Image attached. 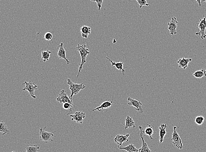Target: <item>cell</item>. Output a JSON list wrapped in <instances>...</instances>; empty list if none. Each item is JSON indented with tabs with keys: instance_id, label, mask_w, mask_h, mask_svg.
<instances>
[{
	"instance_id": "6da1fadb",
	"label": "cell",
	"mask_w": 206,
	"mask_h": 152,
	"mask_svg": "<svg viewBox=\"0 0 206 152\" xmlns=\"http://www.w3.org/2000/svg\"><path fill=\"white\" fill-rule=\"evenodd\" d=\"M76 49L79 51L81 56V58H82V62H81V64H80L79 71H78V75H77V77H78L81 70L83 69V65L86 63V58H87L88 55L89 54L90 51L89 48H87V44L86 43L85 44H83V45L78 44V46L76 48Z\"/></svg>"
},
{
	"instance_id": "7a4b0ae2",
	"label": "cell",
	"mask_w": 206,
	"mask_h": 152,
	"mask_svg": "<svg viewBox=\"0 0 206 152\" xmlns=\"http://www.w3.org/2000/svg\"><path fill=\"white\" fill-rule=\"evenodd\" d=\"M67 84L69 86V88L71 91V94L70 96L71 101L72 100L73 96L75 95L78 94L81 90H83L86 88V86L84 85L83 83L78 84L74 83L71 80V79H68L67 80Z\"/></svg>"
},
{
	"instance_id": "3957f363",
	"label": "cell",
	"mask_w": 206,
	"mask_h": 152,
	"mask_svg": "<svg viewBox=\"0 0 206 152\" xmlns=\"http://www.w3.org/2000/svg\"><path fill=\"white\" fill-rule=\"evenodd\" d=\"M46 127H44V129L42 128L40 129L39 136L40 140L47 143L53 141V137L54 136L53 133H55V132L51 133L46 132L44 130V129H46Z\"/></svg>"
},
{
	"instance_id": "277c9868",
	"label": "cell",
	"mask_w": 206,
	"mask_h": 152,
	"mask_svg": "<svg viewBox=\"0 0 206 152\" xmlns=\"http://www.w3.org/2000/svg\"><path fill=\"white\" fill-rule=\"evenodd\" d=\"M203 15L204 16V18L202 19H200V23L197 24L198 25L199 31L196 33V35L201 36L202 39H204L206 37L205 34V30L206 29V18L204 15V11H203Z\"/></svg>"
},
{
	"instance_id": "5b68a950",
	"label": "cell",
	"mask_w": 206,
	"mask_h": 152,
	"mask_svg": "<svg viewBox=\"0 0 206 152\" xmlns=\"http://www.w3.org/2000/svg\"><path fill=\"white\" fill-rule=\"evenodd\" d=\"M178 127L176 126L174 127V131L172 134V136L171 140L172 141V143L175 146V147L177 148L182 150L183 148V143H182V140L180 136L176 131V129Z\"/></svg>"
},
{
	"instance_id": "8992f818",
	"label": "cell",
	"mask_w": 206,
	"mask_h": 152,
	"mask_svg": "<svg viewBox=\"0 0 206 152\" xmlns=\"http://www.w3.org/2000/svg\"><path fill=\"white\" fill-rule=\"evenodd\" d=\"M25 84V87H24L23 90L28 91L29 94L28 96H31L33 99H35L36 98V96L34 95V92L35 90L38 89L37 85L32 83L31 81H29V82L25 81L24 83L23 84Z\"/></svg>"
},
{
	"instance_id": "52a82bcc",
	"label": "cell",
	"mask_w": 206,
	"mask_h": 152,
	"mask_svg": "<svg viewBox=\"0 0 206 152\" xmlns=\"http://www.w3.org/2000/svg\"><path fill=\"white\" fill-rule=\"evenodd\" d=\"M127 100L128 101L127 104L129 106H132L134 107L135 110L140 114L143 113V108L142 107V104L141 103L140 101L133 99L131 97H128Z\"/></svg>"
},
{
	"instance_id": "ba28073f",
	"label": "cell",
	"mask_w": 206,
	"mask_h": 152,
	"mask_svg": "<svg viewBox=\"0 0 206 152\" xmlns=\"http://www.w3.org/2000/svg\"><path fill=\"white\" fill-rule=\"evenodd\" d=\"M70 117L71 118V121L82 124L83 120L86 118V114L82 111H77L74 114H70Z\"/></svg>"
},
{
	"instance_id": "9c48e42d",
	"label": "cell",
	"mask_w": 206,
	"mask_h": 152,
	"mask_svg": "<svg viewBox=\"0 0 206 152\" xmlns=\"http://www.w3.org/2000/svg\"><path fill=\"white\" fill-rule=\"evenodd\" d=\"M56 100L59 103H69L73 106H74L73 101H71L70 97L68 96L65 90H62L60 91Z\"/></svg>"
},
{
	"instance_id": "30bf717a",
	"label": "cell",
	"mask_w": 206,
	"mask_h": 152,
	"mask_svg": "<svg viewBox=\"0 0 206 152\" xmlns=\"http://www.w3.org/2000/svg\"><path fill=\"white\" fill-rule=\"evenodd\" d=\"M58 52L57 53V57L58 58L65 59L66 62L68 65L70 64V61L67 58L66 56V51L63 46V43H61L58 45Z\"/></svg>"
},
{
	"instance_id": "8fae6325",
	"label": "cell",
	"mask_w": 206,
	"mask_h": 152,
	"mask_svg": "<svg viewBox=\"0 0 206 152\" xmlns=\"http://www.w3.org/2000/svg\"><path fill=\"white\" fill-rule=\"evenodd\" d=\"M178 22L175 17H173L171 18L170 22L168 23V30H170V34L171 35L176 34L177 33L176 29L177 28V24Z\"/></svg>"
},
{
	"instance_id": "7c38bea8",
	"label": "cell",
	"mask_w": 206,
	"mask_h": 152,
	"mask_svg": "<svg viewBox=\"0 0 206 152\" xmlns=\"http://www.w3.org/2000/svg\"><path fill=\"white\" fill-rule=\"evenodd\" d=\"M138 128L140 130V136L142 141V147L140 149H139L138 152H152L150 149L148 148V145L144 140V137H143V128L141 126H139Z\"/></svg>"
},
{
	"instance_id": "4fadbf2b",
	"label": "cell",
	"mask_w": 206,
	"mask_h": 152,
	"mask_svg": "<svg viewBox=\"0 0 206 152\" xmlns=\"http://www.w3.org/2000/svg\"><path fill=\"white\" fill-rule=\"evenodd\" d=\"M129 134H127L126 135H117L114 139V142L119 145V148L121 147L122 145L124 143H127L129 141L128 137Z\"/></svg>"
},
{
	"instance_id": "5bb4252c",
	"label": "cell",
	"mask_w": 206,
	"mask_h": 152,
	"mask_svg": "<svg viewBox=\"0 0 206 152\" xmlns=\"http://www.w3.org/2000/svg\"><path fill=\"white\" fill-rule=\"evenodd\" d=\"M114 97H113V99L111 100H108L107 101H105L103 103L100 104V106L97 107L96 108L93 109L92 111L98 110V111L101 112L102 110L103 109H108L112 106L113 102Z\"/></svg>"
},
{
	"instance_id": "9a60e30c",
	"label": "cell",
	"mask_w": 206,
	"mask_h": 152,
	"mask_svg": "<svg viewBox=\"0 0 206 152\" xmlns=\"http://www.w3.org/2000/svg\"><path fill=\"white\" fill-rule=\"evenodd\" d=\"M192 61V58H179V60L177 62V63L179 64V68L185 69L188 67L189 63Z\"/></svg>"
},
{
	"instance_id": "2e32d148",
	"label": "cell",
	"mask_w": 206,
	"mask_h": 152,
	"mask_svg": "<svg viewBox=\"0 0 206 152\" xmlns=\"http://www.w3.org/2000/svg\"><path fill=\"white\" fill-rule=\"evenodd\" d=\"M168 128L166 124H161L159 127V140L160 143H162L164 141V138L165 135L167 134L166 129Z\"/></svg>"
},
{
	"instance_id": "e0dca14e",
	"label": "cell",
	"mask_w": 206,
	"mask_h": 152,
	"mask_svg": "<svg viewBox=\"0 0 206 152\" xmlns=\"http://www.w3.org/2000/svg\"><path fill=\"white\" fill-rule=\"evenodd\" d=\"M106 58L108 59L109 61L111 63H112V66H115L116 68L119 70H122V74L124 76H125V70L124 69V61H122L121 62H116L113 61L111 59H110L108 57V56L106 57Z\"/></svg>"
},
{
	"instance_id": "ac0fdd59",
	"label": "cell",
	"mask_w": 206,
	"mask_h": 152,
	"mask_svg": "<svg viewBox=\"0 0 206 152\" xmlns=\"http://www.w3.org/2000/svg\"><path fill=\"white\" fill-rule=\"evenodd\" d=\"M91 28L87 26H82L81 28V33L83 38H87L89 35L91 33Z\"/></svg>"
},
{
	"instance_id": "d6986e66",
	"label": "cell",
	"mask_w": 206,
	"mask_h": 152,
	"mask_svg": "<svg viewBox=\"0 0 206 152\" xmlns=\"http://www.w3.org/2000/svg\"><path fill=\"white\" fill-rule=\"evenodd\" d=\"M135 128V122L133 120L132 118L127 116L125 119V129H130V128Z\"/></svg>"
},
{
	"instance_id": "ffe728a7",
	"label": "cell",
	"mask_w": 206,
	"mask_h": 152,
	"mask_svg": "<svg viewBox=\"0 0 206 152\" xmlns=\"http://www.w3.org/2000/svg\"><path fill=\"white\" fill-rule=\"evenodd\" d=\"M0 132L2 133V135L9 134L11 133L10 131L8 129L7 126L3 121L0 122Z\"/></svg>"
},
{
	"instance_id": "44dd1931",
	"label": "cell",
	"mask_w": 206,
	"mask_h": 152,
	"mask_svg": "<svg viewBox=\"0 0 206 152\" xmlns=\"http://www.w3.org/2000/svg\"><path fill=\"white\" fill-rule=\"evenodd\" d=\"M119 149L121 150H124L127 152H138V151H139V150L137 149L135 147V146L132 144H130L128 145V146L124 147H119Z\"/></svg>"
},
{
	"instance_id": "7402d4cb",
	"label": "cell",
	"mask_w": 206,
	"mask_h": 152,
	"mask_svg": "<svg viewBox=\"0 0 206 152\" xmlns=\"http://www.w3.org/2000/svg\"><path fill=\"white\" fill-rule=\"evenodd\" d=\"M25 149L26 150V152H38L40 150L39 146L30 144L26 146Z\"/></svg>"
},
{
	"instance_id": "603a6c76",
	"label": "cell",
	"mask_w": 206,
	"mask_h": 152,
	"mask_svg": "<svg viewBox=\"0 0 206 152\" xmlns=\"http://www.w3.org/2000/svg\"><path fill=\"white\" fill-rule=\"evenodd\" d=\"M143 133H145V135H147L150 138V140H153L152 136L153 135V130L152 129V127L151 125H147V127L145 128L144 131H143Z\"/></svg>"
},
{
	"instance_id": "cb8c5ba5",
	"label": "cell",
	"mask_w": 206,
	"mask_h": 152,
	"mask_svg": "<svg viewBox=\"0 0 206 152\" xmlns=\"http://www.w3.org/2000/svg\"><path fill=\"white\" fill-rule=\"evenodd\" d=\"M193 76L197 78H201L206 76V69H202L201 70H197L193 73Z\"/></svg>"
},
{
	"instance_id": "d4e9b609",
	"label": "cell",
	"mask_w": 206,
	"mask_h": 152,
	"mask_svg": "<svg viewBox=\"0 0 206 152\" xmlns=\"http://www.w3.org/2000/svg\"><path fill=\"white\" fill-rule=\"evenodd\" d=\"M52 52L49 50H47L46 51H42L41 52V58H42L43 61L45 62L48 61L50 57V55Z\"/></svg>"
},
{
	"instance_id": "484cf974",
	"label": "cell",
	"mask_w": 206,
	"mask_h": 152,
	"mask_svg": "<svg viewBox=\"0 0 206 152\" xmlns=\"http://www.w3.org/2000/svg\"><path fill=\"white\" fill-rule=\"evenodd\" d=\"M205 118L203 116H199L196 117L195 122L198 125L201 126L204 122Z\"/></svg>"
},
{
	"instance_id": "4316f807",
	"label": "cell",
	"mask_w": 206,
	"mask_h": 152,
	"mask_svg": "<svg viewBox=\"0 0 206 152\" xmlns=\"http://www.w3.org/2000/svg\"><path fill=\"white\" fill-rule=\"evenodd\" d=\"M138 3L139 4L140 8H141L143 6H150L149 4L147 3L146 0H136Z\"/></svg>"
},
{
	"instance_id": "83f0119b",
	"label": "cell",
	"mask_w": 206,
	"mask_h": 152,
	"mask_svg": "<svg viewBox=\"0 0 206 152\" xmlns=\"http://www.w3.org/2000/svg\"><path fill=\"white\" fill-rule=\"evenodd\" d=\"M52 38H53V35L51 32H48L44 34V39L45 40L50 41L52 40Z\"/></svg>"
},
{
	"instance_id": "f1b7e54d",
	"label": "cell",
	"mask_w": 206,
	"mask_h": 152,
	"mask_svg": "<svg viewBox=\"0 0 206 152\" xmlns=\"http://www.w3.org/2000/svg\"><path fill=\"white\" fill-rule=\"evenodd\" d=\"M92 2H96L97 5L98 7V10H100L101 8H102V4H103V0H91Z\"/></svg>"
},
{
	"instance_id": "f546056e",
	"label": "cell",
	"mask_w": 206,
	"mask_h": 152,
	"mask_svg": "<svg viewBox=\"0 0 206 152\" xmlns=\"http://www.w3.org/2000/svg\"><path fill=\"white\" fill-rule=\"evenodd\" d=\"M72 106H73V105H71L70 103H63L62 107H63V109L67 110L72 109Z\"/></svg>"
},
{
	"instance_id": "4dcf8cb0",
	"label": "cell",
	"mask_w": 206,
	"mask_h": 152,
	"mask_svg": "<svg viewBox=\"0 0 206 152\" xmlns=\"http://www.w3.org/2000/svg\"><path fill=\"white\" fill-rule=\"evenodd\" d=\"M193 1H194V0H193ZM196 1L199 4V5L201 6V5L202 0H196Z\"/></svg>"
},
{
	"instance_id": "1f68e13d",
	"label": "cell",
	"mask_w": 206,
	"mask_h": 152,
	"mask_svg": "<svg viewBox=\"0 0 206 152\" xmlns=\"http://www.w3.org/2000/svg\"><path fill=\"white\" fill-rule=\"evenodd\" d=\"M202 2H206V0H202Z\"/></svg>"
},
{
	"instance_id": "d6a6232c",
	"label": "cell",
	"mask_w": 206,
	"mask_h": 152,
	"mask_svg": "<svg viewBox=\"0 0 206 152\" xmlns=\"http://www.w3.org/2000/svg\"><path fill=\"white\" fill-rule=\"evenodd\" d=\"M16 152L13 151V152Z\"/></svg>"
}]
</instances>
